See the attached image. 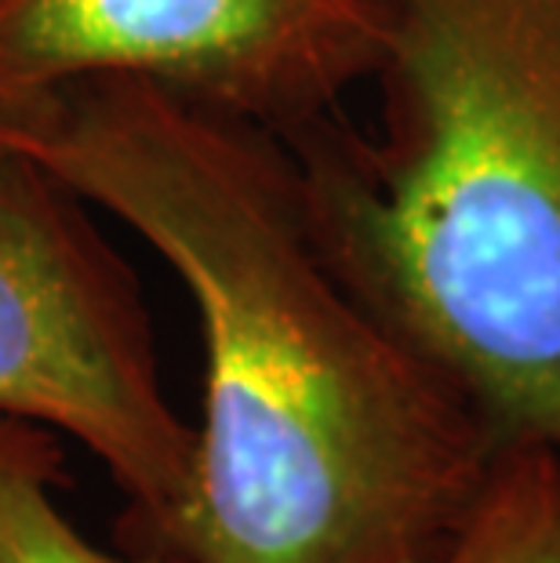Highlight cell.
Listing matches in <instances>:
<instances>
[{"label":"cell","instance_id":"obj_1","mask_svg":"<svg viewBox=\"0 0 560 563\" xmlns=\"http://www.w3.org/2000/svg\"><path fill=\"white\" fill-rule=\"evenodd\" d=\"M197 309L205 418L178 563H440L498 437L328 262L277 135L139 80L0 113Z\"/></svg>","mask_w":560,"mask_h":563},{"label":"cell","instance_id":"obj_3","mask_svg":"<svg viewBox=\"0 0 560 563\" xmlns=\"http://www.w3.org/2000/svg\"><path fill=\"white\" fill-rule=\"evenodd\" d=\"M91 211L0 142V415L85 443L124 495L121 545L161 553L194 487L197 429L164 393L142 287Z\"/></svg>","mask_w":560,"mask_h":563},{"label":"cell","instance_id":"obj_4","mask_svg":"<svg viewBox=\"0 0 560 563\" xmlns=\"http://www.w3.org/2000/svg\"><path fill=\"white\" fill-rule=\"evenodd\" d=\"M389 0H0V113L85 80H139L270 135L375 80Z\"/></svg>","mask_w":560,"mask_h":563},{"label":"cell","instance_id":"obj_5","mask_svg":"<svg viewBox=\"0 0 560 563\" xmlns=\"http://www.w3.org/2000/svg\"><path fill=\"white\" fill-rule=\"evenodd\" d=\"M58 433L0 415V563H178L153 549H102L58 506Z\"/></svg>","mask_w":560,"mask_h":563},{"label":"cell","instance_id":"obj_2","mask_svg":"<svg viewBox=\"0 0 560 563\" xmlns=\"http://www.w3.org/2000/svg\"><path fill=\"white\" fill-rule=\"evenodd\" d=\"M378 124L292 135L345 287L498 443L560 462V0H389Z\"/></svg>","mask_w":560,"mask_h":563},{"label":"cell","instance_id":"obj_6","mask_svg":"<svg viewBox=\"0 0 560 563\" xmlns=\"http://www.w3.org/2000/svg\"><path fill=\"white\" fill-rule=\"evenodd\" d=\"M440 563H560V462L539 443H498L481 495Z\"/></svg>","mask_w":560,"mask_h":563}]
</instances>
